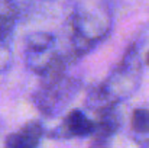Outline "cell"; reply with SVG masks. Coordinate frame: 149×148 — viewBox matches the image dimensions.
Instances as JSON below:
<instances>
[{
    "label": "cell",
    "instance_id": "1",
    "mask_svg": "<svg viewBox=\"0 0 149 148\" xmlns=\"http://www.w3.org/2000/svg\"><path fill=\"white\" fill-rule=\"evenodd\" d=\"M48 77L49 80L45 83V86H42V89L38 90L35 96V103L42 113L54 115L59 112L65 106V103L70 102L77 86L74 81L62 80L58 76V73Z\"/></svg>",
    "mask_w": 149,
    "mask_h": 148
},
{
    "label": "cell",
    "instance_id": "2",
    "mask_svg": "<svg viewBox=\"0 0 149 148\" xmlns=\"http://www.w3.org/2000/svg\"><path fill=\"white\" fill-rule=\"evenodd\" d=\"M54 38L48 34L31 35L26 41V62L36 73L52 76L56 74V61L51 52Z\"/></svg>",
    "mask_w": 149,
    "mask_h": 148
},
{
    "label": "cell",
    "instance_id": "3",
    "mask_svg": "<svg viewBox=\"0 0 149 148\" xmlns=\"http://www.w3.org/2000/svg\"><path fill=\"white\" fill-rule=\"evenodd\" d=\"M94 123H96V128H94V132L91 134L93 140H91L90 148H107L110 138L114 135V132L119 128V118L114 109L109 107L99 112V119Z\"/></svg>",
    "mask_w": 149,
    "mask_h": 148
},
{
    "label": "cell",
    "instance_id": "4",
    "mask_svg": "<svg viewBox=\"0 0 149 148\" xmlns=\"http://www.w3.org/2000/svg\"><path fill=\"white\" fill-rule=\"evenodd\" d=\"M100 20L96 15L90 13H80L77 15L72 26H74V35L77 38V48H81L83 45H90L94 41H99L101 38V28Z\"/></svg>",
    "mask_w": 149,
    "mask_h": 148
},
{
    "label": "cell",
    "instance_id": "5",
    "mask_svg": "<svg viewBox=\"0 0 149 148\" xmlns=\"http://www.w3.org/2000/svg\"><path fill=\"white\" fill-rule=\"evenodd\" d=\"M96 123L88 119L81 110H71L64 122L58 126L56 137L70 138V137H88L94 132Z\"/></svg>",
    "mask_w": 149,
    "mask_h": 148
},
{
    "label": "cell",
    "instance_id": "6",
    "mask_svg": "<svg viewBox=\"0 0 149 148\" xmlns=\"http://www.w3.org/2000/svg\"><path fill=\"white\" fill-rule=\"evenodd\" d=\"M42 126L39 122H28L19 131L6 138V148H36L42 138Z\"/></svg>",
    "mask_w": 149,
    "mask_h": 148
},
{
    "label": "cell",
    "instance_id": "7",
    "mask_svg": "<svg viewBox=\"0 0 149 148\" xmlns=\"http://www.w3.org/2000/svg\"><path fill=\"white\" fill-rule=\"evenodd\" d=\"M132 128L139 134L149 132V110L148 109H136L132 115Z\"/></svg>",
    "mask_w": 149,
    "mask_h": 148
},
{
    "label": "cell",
    "instance_id": "8",
    "mask_svg": "<svg viewBox=\"0 0 149 148\" xmlns=\"http://www.w3.org/2000/svg\"><path fill=\"white\" fill-rule=\"evenodd\" d=\"M146 62L149 64V52H148V55H146Z\"/></svg>",
    "mask_w": 149,
    "mask_h": 148
}]
</instances>
